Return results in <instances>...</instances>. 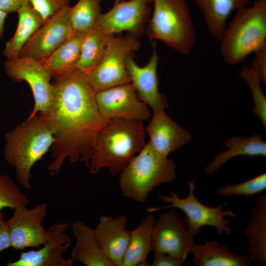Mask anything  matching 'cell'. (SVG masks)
<instances>
[{
    "mask_svg": "<svg viewBox=\"0 0 266 266\" xmlns=\"http://www.w3.org/2000/svg\"><path fill=\"white\" fill-rule=\"evenodd\" d=\"M52 84V105L41 115L50 125L55 139L51 149L53 161L47 166L49 173L54 176L66 158L71 163L80 160L89 167L96 137L110 120L100 114L96 93L86 75L74 73L56 77Z\"/></svg>",
    "mask_w": 266,
    "mask_h": 266,
    "instance_id": "obj_1",
    "label": "cell"
},
{
    "mask_svg": "<svg viewBox=\"0 0 266 266\" xmlns=\"http://www.w3.org/2000/svg\"><path fill=\"white\" fill-rule=\"evenodd\" d=\"M142 121L111 119L98 134L89 168L96 173L103 168L113 175L120 172L146 144Z\"/></svg>",
    "mask_w": 266,
    "mask_h": 266,
    "instance_id": "obj_2",
    "label": "cell"
},
{
    "mask_svg": "<svg viewBox=\"0 0 266 266\" xmlns=\"http://www.w3.org/2000/svg\"><path fill=\"white\" fill-rule=\"evenodd\" d=\"M4 158L13 166L18 182L31 189V170L55 141L53 131L39 113L29 116L5 135Z\"/></svg>",
    "mask_w": 266,
    "mask_h": 266,
    "instance_id": "obj_3",
    "label": "cell"
},
{
    "mask_svg": "<svg viewBox=\"0 0 266 266\" xmlns=\"http://www.w3.org/2000/svg\"><path fill=\"white\" fill-rule=\"evenodd\" d=\"M220 40L221 55L230 65L242 62L266 44V0H256L252 5L237 9Z\"/></svg>",
    "mask_w": 266,
    "mask_h": 266,
    "instance_id": "obj_4",
    "label": "cell"
},
{
    "mask_svg": "<svg viewBox=\"0 0 266 266\" xmlns=\"http://www.w3.org/2000/svg\"><path fill=\"white\" fill-rule=\"evenodd\" d=\"M176 176L174 162L157 153L148 142L120 172L119 186L124 196L143 203L156 187Z\"/></svg>",
    "mask_w": 266,
    "mask_h": 266,
    "instance_id": "obj_5",
    "label": "cell"
},
{
    "mask_svg": "<svg viewBox=\"0 0 266 266\" xmlns=\"http://www.w3.org/2000/svg\"><path fill=\"white\" fill-rule=\"evenodd\" d=\"M154 8L146 26L151 40H158L180 54L190 53L196 33L185 0H152Z\"/></svg>",
    "mask_w": 266,
    "mask_h": 266,
    "instance_id": "obj_6",
    "label": "cell"
},
{
    "mask_svg": "<svg viewBox=\"0 0 266 266\" xmlns=\"http://www.w3.org/2000/svg\"><path fill=\"white\" fill-rule=\"evenodd\" d=\"M195 184L189 182V194L184 198L171 192L169 196L159 195L158 198L167 205L162 207H152L147 209L152 213L166 208L178 209L184 212L186 227L190 234L194 237L204 226L213 227L219 235L225 233L228 235L231 234V228L229 226V217H235L236 214L231 210H225L223 208L226 204H220L216 207H209L201 203L195 195Z\"/></svg>",
    "mask_w": 266,
    "mask_h": 266,
    "instance_id": "obj_7",
    "label": "cell"
},
{
    "mask_svg": "<svg viewBox=\"0 0 266 266\" xmlns=\"http://www.w3.org/2000/svg\"><path fill=\"white\" fill-rule=\"evenodd\" d=\"M140 45L138 38L128 33L114 37L99 65L86 75L95 93L130 83L126 67V58L129 53L137 50Z\"/></svg>",
    "mask_w": 266,
    "mask_h": 266,
    "instance_id": "obj_8",
    "label": "cell"
},
{
    "mask_svg": "<svg viewBox=\"0 0 266 266\" xmlns=\"http://www.w3.org/2000/svg\"><path fill=\"white\" fill-rule=\"evenodd\" d=\"M5 73L17 82L26 81L32 90L34 106L29 116L37 113L44 115L49 110L53 100L54 89L50 82L52 77L41 62L27 57L6 60Z\"/></svg>",
    "mask_w": 266,
    "mask_h": 266,
    "instance_id": "obj_9",
    "label": "cell"
},
{
    "mask_svg": "<svg viewBox=\"0 0 266 266\" xmlns=\"http://www.w3.org/2000/svg\"><path fill=\"white\" fill-rule=\"evenodd\" d=\"M151 2L152 0H124L114 4L109 11L100 14L94 27L112 34L126 31L138 38L145 33Z\"/></svg>",
    "mask_w": 266,
    "mask_h": 266,
    "instance_id": "obj_10",
    "label": "cell"
},
{
    "mask_svg": "<svg viewBox=\"0 0 266 266\" xmlns=\"http://www.w3.org/2000/svg\"><path fill=\"white\" fill-rule=\"evenodd\" d=\"M98 109L105 118L144 121L151 115L148 105L138 98L130 83L96 93Z\"/></svg>",
    "mask_w": 266,
    "mask_h": 266,
    "instance_id": "obj_11",
    "label": "cell"
},
{
    "mask_svg": "<svg viewBox=\"0 0 266 266\" xmlns=\"http://www.w3.org/2000/svg\"><path fill=\"white\" fill-rule=\"evenodd\" d=\"M162 214L154 225L152 251L167 253L183 262L190 253L194 238L175 208Z\"/></svg>",
    "mask_w": 266,
    "mask_h": 266,
    "instance_id": "obj_12",
    "label": "cell"
},
{
    "mask_svg": "<svg viewBox=\"0 0 266 266\" xmlns=\"http://www.w3.org/2000/svg\"><path fill=\"white\" fill-rule=\"evenodd\" d=\"M70 7L45 22L24 45L18 57L30 58L42 62L66 41L73 33L69 18Z\"/></svg>",
    "mask_w": 266,
    "mask_h": 266,
    "instance_id": "obj_13",
    "label": "cell"
},
{
    "mask_svg": "<svg viewBox=\"0 0 266 266\" xmlns=\"http://www.w3.org/2000/svg\"><path fill=\"white\" fill-rule=\"evenodd\" d=\"M45 203L29 209L26 206L14 210L7 221L11 246L15 249L38 248L48 239V233L42 223L47 214Z\"/></svg>",
    "mask_w": 266,
    "mask_h": 266,
    "instance_id": "obj_14",
    "label": "cell"
},
{
    "mask_svg": "<svg viewBox=\"0 0 266 266\" xmlns=\"http://www.w3.org/2000/svg\"><path fill=\"white\" fill-rule=\"evenodd\" d=\"M69 223H54L47 229L48 239L37 250L22 252L20 257L7 266H72L73 260L65 259L63 254L71 245V239L65 231Z\"/></svg>",
    "mask_w": 266,
    "mask_h": 266,
    "instance_id": "obj_15",
    "label": "cell"
},
{
    "mask_svg": "<svg viewBox=\"0 0 266 266\" xmlns=\"http://www.w3.org/2000/svg\"><path fill=\"white\" fill-rule=\"evenodd\" d=\"M152 55L146 65L139 66L134 60L133 53H130L126 58V67L130 82L139 99L153 111L165 110L168 103L165 96L159 91L157 67L159 56L154 42H152Z\"/></svg>",
    "mask_w": 266,
    "mask_h": 266,
    "instance_id": "obj_16",
    "label": "cell"
},
{
    "mask_svg": "<svg viewBox=\"0 0 266 266\" xmlns=\"http://www.w3.org/2000/svg\"><path fill=\"white\" fill-rule=\"evenodd\" d=\"M145 130L150 145L165 157L187 144L191 138L189 132L168 116L165 110L153 111Z\"/></svg>",
    "mask_w": 266,
    "mask_h": 266,
    "instance_id": "obj_17",
    "label": "cell"
},
{
    "mask_svg": "<svg viewBox=\"0 0 266 266\" xmlns=\"http://www.w3.org/2000/svg\"><path fill=\"white\" fill-rule=\"evenodd\" d=\"M126 223L124 215L114 218L101 215L94 229L100 248L112 266H122L130 236Z\"/></svg>",
    "mask_w": 266,
    "mask_h": 266,
    "instance_id": "obj_18",
    "label": "cell"
},
{
    "mask_svg": "<svg viewBox=\"0 0 266 266\" xmlns=\"http://www.w3.org/2000/svg\"><path fill=\"white\" fill-rule=\"evenodd\" d=\"M250 218L244 229V237L249 246L247 253L251 262L258 266L266 265V195L256 199L251 209Z\"/></svg>",
    "mask_w": 266,
    "mask_h": 266,
    "instance_id": "obj_19",
    "label": "cell"
},
{
    "mask_svg": "<svg viewBox=\"0 0 266 266\" xmlns=\"http://www.w3.org/2000/svg\"><path fill=\"white\" fill-rule=\"evenodd\" d=\"M71 230L76 240L71 250L72 259L86 266H112L100 248L94 229L77 220L72 223Z\"/></svg>",
    "mask_w": 266,
    "mask_h": 266,
    "instance_id": "obj_20",
    "label": "cell"
},
{
    "mask_svg": "<svg viewBox=\"0 0 266 266\" xmlns=\"http://www.w3.org/2000/svg\"><path fill=\"white\" fill-rule=\"evenodd\" d=\"M86 33L73 32L66 41L41 62L52 77H63L76 72Z\"/></svg>",
    "mask_w": 266,
    "mask_h": 266,
    "instance_id": "obj_21",
    "label": "cell"
},
{
    "mask_svg": "<svg viewBox=\"0 0 266 266\" xmlns=\"http://www.w3.org/2000/svg\"><path fill=\"white\" fill-rule=\"evenodd\" d=\"M190 253L196 266H250L252 264L248 256L236 255L215 240L203 244L194 243Z\"/></svg>",
    "mask_w": 266,
    "mask_h": 266,
    "instance_id": "obj_22",
    "label": "cell"
},
{
    "mask_svg": "<svg viewBox=\"0 0 266 266\" xmlns=\"http://www.w3.org/2000/svg\"><path fill=\"white\" fill-rule=\"evenodd\" d=\"M156 218L149 214L130 231L128 246L122 266H147L146 258L152 251V234Z\"/></svg>",
    "mask_w": 266,
    "mask_h": 266,
    "instance_id": "obj_23",
    "label": "cell"
},
{
    "mask_svg": "<svg viewBox=\"0 0 266 266\" xmlns=\"http://www.w3.org/2000/svg\"><path fill=\"white\" fill-rule=\"evenodd\" d=\"M18 21L13 36L5 44L3 54L6 60L18 57L20 52L33 34L43 24V21L29 1L16 11Z\"/></svg>",
    "mask_w": 266,
    "mask_h": 266,
    "instance_id": "obj_24",
    "label": "cell"
},
{
    "mask_svg": "<svg viewBox=\"0 0 266 266\" xmlns=\"http://www.w3.org/2000/svg\"><path fill=\"white\" fill-rule=\"evenodd\" d=\"M202 13L206 27L215 38L220 39L227 20L233 10L251 5L250 0H194Z\"/></svg>",
    "mask_w": 266,
    "mask_h": 266,
    "instance_id": "obj_25",
    "label": "cell"
},
{
    "mask_svg": "<svg viewBox=\"0 0 266 266\" xmlns=\"http://www.w3.org/2000/svg\"><path fill=\"white\" fill-rule=\"evenodd\" d=\"M225 146L228 150L217 155L206 166L207 174L215 173L227 161L237 156L253 157L266 156V143L259 134L250 137H231L225 141Z\"/></svg>",
    "mask_w": 266,
    "mask_h": 266,
    "instance_id": "obj_26",
    "label": "cell"
},
{
    "mask_svg": "<svg viewBox=\"0 0 266 266\" xmlns=\"http://www.w3.org/2000/svg\"><path fill=\"white\" fill-rule=\"evenodd\" d=\"M114 34L93 27L83 39L75 73L87 75L100 63Z\"/></svg>",
    "mask_w": 266,
    "mask_h": 266,
    "instance_id": "obj_27",
    "label": "cell"
},
{
    "mask_svg": "<svg viewBox=\"0 0 266 266\" xmlns=\"http://www.w3.org/2000/svg\"><path fill=\"white\" fill-rule=\"evenodd\" d=\"M102 0H78L70 7L69 18L73 32L87 33L101 13Z\"/></svg>",
    "mask_w": 266,
    "mask_h": 266,
    "instance_id": "obj_28",
    "label": "cell"
},
{
    "mask_svg": "<svg viewBox=\"0 0 266 266\" xmlns=\"http://www.w3.org/2000/svg\"><path fill=\"white\" fill-rule=\"evenodd\" d=\"M239 74L240 77L246 82L251 91L255 104L252 111L266 128V98L261 86L262 81L250 67L244 66L240 70Z\"/></svg>",
    "mask_w": 266,
    "mask_h": 266,
    "instance_id": "obj_29",
    "label": "cell"
},
{
    "mask_svg": "<svg viewBox=\"0 0 266 266\" xmlns=\"http://www.w3.org/2000/svg\"><path fill=\"white\" fill-rule=\"evenodd\" d=\"M29 202L10 176L0 175V211L5 207L14 210L26 206Z\"/></svg>",
    "mask_w": 266,
    "mask_h": 266,
    "instance_id": "obj_30",
    "label": "cell"
},
{
    "mask_svg": "<svg viewBox=\"0 0 266 266\" xmlns=\"http://www.w3.org/2000/svg\"><path fill=\"white\" fill-rule=\"evenodd\" d=\"M266 189V173H263L243 182L219 188L216 193L219 196H250L263 192Z\"/></svg>",
    "mask_w": 266,
    "mask_h": 266,
    "instance_id": "obj_31",
    "label": "cell"
},
{
    "mask_svg": "<svg viewBox=\"0 0 266 266\" xmlns=\"http://www.w3.org/2000/svg\"><path fill=\"white\" fill-rule=\"evenodd\" d=\"M43 23L60 11L70 7L69 0H29Z\"/></svg>",
    "mask_w": 266,
    "mask_h": 266,
    "instance_id": "obj_32",
    "label": "cell"
},
{
    "mask_svg": "<svg viewBox=\"0 0 266 266\" xmlns=\"http://www.w3.org/2000/svg\"><path fill=\"white\" fill-rule=\"evenodd\" d=\"M254 57L250 67L262 82H266V44L254 52Z\"/></svg>",
    "mask_w": 266,
    "mask_h": 266,
    "instance_id": "obj_33",
    "label": "cell"
},
{
    "mask_svg": "<svg viewBox=\"0 0 266 266\" xmlns=\"http://www.w3.org/2000/svg\"><path fill=\"white\" fill-rule=\"evenodd\" d=\"M183 263L180 259L172 255L163 252H155L151 266H181Z\"/></svg>",
    "mask_w": 266,
    "mask_h": 266,
    "instance_id": "obj_34",
    "label": "cell"
},
{
    "mask_svg": "<svg viewBox=\"0 0 266 266\" xmlns=\"http://www.w3.org/2000/svg\"><path fill=\"white\" fill-rule=\"evenodd\" d=\"M10 246V240L7 223L6 221L3 219L2 211H0V252Z\"/></svg>",
    "mask_w": 266,
    "mask_h": 266,
    "instance_id": "obj_35",
    "label": "cell"
},
{
    "mask_svg": "<svg viewBox=\"0 0 266 266\" xmlns=\"http://www.w3.org/2000/svg\"><path fill=\"white\" fill-rule=\"evenodd\" d=\"M29 0H0V9L7 14L16 12Z\"/></svg>",
    "mask_w": 266,
    "mask_h": 266,
    "instance_id": "obj_36",
    "label": "cell"
},
{
    "mask_svg": "<svg viewBox=\"0 0 266 266\" xmlns=\"http://www.w3.org/2000/svg\"><path fill=\"white\" fill-rule=\"evenodd\" d=\"M7 14L6 13L0 9V38L2 37L3 34L4 23Z\"/></svg>",
    "mask_w": 266,
    "mask_h": 266,
    "instance_id": "obj_37",
    "label": "cell"
},
{
    "mask_svg": "<svg viewBox=\"0 0 266 266\" xmlns=\"http://www.w3.org/2000/svg\"><path fill=\"white\" fill-rule=\"evenodd\" d=\"M124 0H114V4L122 1Z\"/></svg>",
    "mask_w": 266,
    "mask_h": 266,
    "instance_id": "obj_38",
    "label": "cell"
}]
</instances>
